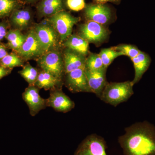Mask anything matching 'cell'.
<instances>
[{
	"mask_svg": "<svg viewBox=\"0 0 155 155\" xmlns=\"http://www.w3.org/2000/svg\"><path fill=\"white\" fill-rule=\"evenodd\" d=\"M118 142L125 155H155V127L147 121L137 122L125 128Z\"/></svg>",
	"mask_w": 155,
	"mask_h": 155,
	"instance_id": "cell-1",
	"label": "cell"
},
{
	"mask_svg": "<svg viewBox=\"0 0 155 155\" xmlns=\"http://www.w3.org/2000/svg\"><path fill=\"white\" fill-rule=\"evenodd\" d=\"M133 84L132 81L121 82H108L100 97L104 102L116 107L121 103L127 101L133 95Z\"/></svg>",
	"mask_w": 155,
	"mask_h": 155,
	"instance_id": "cell-2",
	"label": "cell"
},
{
	"mask_svg": "<svg viewBox=\"0 0 155 155\" xmlns=\"http://www.w3.org/2000/svg\"><path fill=\"white\" fill-rule=\"evenodd\" d=\"M47 20L55 29L63 43L72 35L73 26L80 20L79 17H74L65 10L48 17Z\"/></svg>",
	"mask_w": 155,
	"mask_h": 155,
	"instance_id": "cell-3",
	"label": "cell"
},
{
	"mask_svg": "<svg viewBox=\"0 0 155 155\" xmlns=\"http://www.w3.org/2000/svg\"><path fill=\"white\" fill-rule=\"evenodd\" d=\"M41 70L49 72L62 80L65 74L63 54L58 50L45 53L36 60Z\"/></svg>",
	"mask_w": 155,
	"mask_h": 155,
	"instance_id": "cell-4",
	"label": "cell"
},
{
	"mask_svg": "<svg viewBox=\"0 0 155 155\" xmlns=\"http://www.w3.org/2000/svg\"><path fill=\"white\" fill-rule=\"evenodd\" d=\"M45 23H39L33 27L37 36L46 53L58 50L61 43L59 35L47 20Z\"/></svg>",
	"mask_w": 155,
	"mask_h": 155,
	"instance_id": "cell-5",
	"label": "cell"
},
{
	"mask_svg": "<svg viewBox=\"0 0 155 155\" xmlns=\"http://www.w3.org/2000/svg\"><path fill=\"white\" fill-rule=\"evenodd\" d=\"M78 35L89 43L98 45L107 39L109 31L102 24L88 20L79 26Z\"/></svg>",
	"mask_w": 155,
	"mask_h": 155,
	"instance_id": "cell-6",
	"label": "cell"
},
{
	"mask_svg": "<svg viewBox=\"0 0 155 155\" xmlns=\"http://www.w3.org/2000/svg\"><path fill=\"white\" fill-rule=\"evenodd\" d=\"M16 53L24 61L37 60L46 53L33 28L28 31L26 34V40Z\"/></svg>",
	"mask_w": 155,
	"mask_h": 155,
	"instance_id": "cell-7",
	"label": "cell"
},
{
	"mask_svg": "<svg viewBox=\"0 0 155 155\" xmlns=\"http://www.w3.org/2000/svg\"><path fill=\"white\" fill-rule=\"evenodd\" d=\"M104 139L96 134L87 136L81 143L74 155H107Z\"/></svg>",
	"mask_w": 155,
	"mask_h": 155,
	"instance_id": "cell-8",
	"label": "cell"
},
{
	"mask_svg": "<svg viewBox=\"0 0 155 155\" xmlns=\"http://www.w3.org/2000/svg\"><path fill=\"white\" fill-rule=\"evenodd\" d=\"M65 84L72 93H91L85 73V68H80L66 74Z\"/></svg>",
	"mask_w": 155,
	"mask_h": 155,
	"instance_id": "cell-9",
	"label": "cell"
},
{
	"mask_svg": "<svg viewBox=\"0 0 155 155\" xmlns=\"http://www.w3.org/2000/svg\"><path fill=\"white\" fill-rule=\"evenodd\" d=\"M22 98L28 106L30 114L35 116L40 111L45 109L47 99L41 97L39 95V89L35 85H29L22 93Z\"/></svg>",
	"mask_w": 155,
	"mask_h": 155,
	"instance_id": "cell-10",
	"label": "cell"
},
{
	"mask_svg": "<svg viewBox=\"0 0 155 155\" xmlns=\"http://www.w3.org/2000/svg\"><path fill=\"white\" fill-rule=\"evenodd\" d=\"M47 106L57 112L66 113L75 107V104L62 91V88H56L50 91V96L47 99Z\"/></svg>",
	"mask_w": 155,
	"mask_h": 155,
	"instance_id": "cell-11",
	"label": "cell"
},
{
	"mask_svg": "<svg viewBox=\"0 0 155 155\" xmlns=\"http://www.w3.org/2000/svg\"><path fill=\"white\" fill-rule=\"evenodd\" d=\"M84 15L88 21L104 25L110 21L112 13L110 8L107 5L94 3L86 5L84 9Z\"/></svg>",
	"mask_w": 155,
	"mask_h": 155,
	"instance_id": "cell-12",
	"label": "cell"
},
{
	"mask_svg": "<svg viewBox=\"0 0 155 155\" xmlns=\"http://www.w3.org/2000/svg\"><path fill=\"white\" fill-rule=\"evenodd\" d=\"M107 69L91 71L85 68V73L91 91L99 98L108 82L106 79Z\"/></svg>",
	"mask_w": 155,
	"mask_h": 155,
	"instance_id": "cell-13",
	"label": "cell"
},
{
	"mask_svg": "<svg viewBox=\"0 0 155 155\" xmlns=\"http://www.w3.org/2000/svg\"><path fill=\"white\" fill-rule=\"evenodd\" d=\"M32 14L28 8H21L15 10L8 20L11 28L22 31L28 28L32 21Z\"/></svg>",
	"mask_w": 155,
	"mask_h": 155,
	"instance_id": "cell-14",
	"label": "cell"
},
{
	"mask_svg": "<svg viewBox=\"0 0 155 155\" xmlns=\"http://www.w3.org/2000/svg\"><path fill=\"white\" fill-rule=\"evenodd\" d=\"M65 74L80 68H85L86 57L66 48L63 54Z\"/></svg>",
	"mask_w": 155,
	"mask_h": 155,
	"instance_id": "cell-15",
	"label": "cell"
},
{
	"mask_svg": "<svg viewBox=\"0 0 155 155\" xmlns=\"http://www.w3.org/2000/svg\"><path fill=\"white\" fill-rule=\"evenodd\" d=\"M65 0H41L37 6L38 14L41 17H49L64 11Z\"/></svg>",
	"mask_w": 155,
	"mask_h": 155,
	"instance_id": "cell-16",
	"label": "cell"
},
{
	"mask_svg": "<svg viewBox=\"0 0 155 155\" xmlns=\"http://www.w3.org/2000/svg\"><path fill=\"white\" fill-rule=\"evenodd\" d=\"M133 63L135 74L133 80V84L138 83L149 68L151 59L150 56L144 52L140 51L135 58L131 59Z\"/></svg>",
	"mask_w": 155,
	"mask_h": 155,
	"instance_id": "cell-17",
	"label": "cell"
},
{
	"mask_svg": "<svg viewBox=\"0 0 155 155\" xmlns=\"http://www.w3.org/2000/svg\"><path fill=\"white\" fill-rule=\"evenodd\" d=\"M62 80L54 76L49 72L41 70L40 71L35 86L39 89L45 90H53L56 88H62Z\"/></svg>",
	"mask_w": 155,
	"mask_h": 155,
	"instance_id": "cell-18",
	"label": "cell"
},
{
	"mask_svg": "<svg viewBox=\"0 0 155 155\" xmlns=\"http://www.w3.org/2000/svg\"><path fill=\"white\" fill-rule=\"evenodd\" d=\"M89 43L78 35L72 34L63 42L65 48L86 57L89 54Z\"/></svg>",
	"mask_w": 155,
	"mask_h": 155,
	"instance_id": "cell-19",
	"label": "cell"
},
{
	"mask_svg": "<svg viewBox=\"0 0 155 155\" xmlns=\"http://www.w3.org/2000/svg\"><path fill=\"white\" fill-rule=\"evenodd\" d=\"M5 38L8 41V43L5 44L7 47L16 52L25 42L26 35L22 34L21 31L11 28L8 31Z\"/></svg>",
	"mask_w": 155,
	"mask_h": 155,
	"instance_id": "cell-20",
	"label": "cell"
},
{
	"mask_svg": "<svg viewBox=\"0 0 155 155\" xmlns=\"http://www.w3.org/2000/svg\"><path fill=\"white\" fill-rule=\"evenodd\" d=\"M21 0H0V20L9 17L15 10L22 8Z\"/></svg>",
	"mask_w": 155,
	"mask_h": 155,
	"instance_id": "cell-21",
	"label": "cell"
},
{
	"mask_svg": "<svg viewBox=\"0 0 155 155\" xmlns=\"http://www.w3.org/2000/svg\"><path fill=\"white\" fill-rule=\"evenodd\" d=\"M24 61L15 52L8 53L0 61V66L6 68L13 69L14 67H23Z\"/></svg>",
	"mask_w": 155,
	"mask_h": 155,
	"instance_id": "cell-22",
	"label": "cell"
},
{
	"mask_svg": "<svg viewBox=\"0 0 155 155\" xmlns=\"http://www.w3.org/2000/svg\"><path fill=\"white\" fill-rule=\"evenodd\" d=\"M19 73L29 85L32 86L35 85L39 72L37 69L28 63L23 66V68L19 71Z\"/></svg>",
	"mask_w": 155,
	"mask_h": 155,
	"instance_id": "cell-23",
	"label": "cell"
},
{
	"mask_svg": "<svg viewBox=\"0 0 155 155\" xmlns=\"http://www.w3.org/2000/svg\"><path fill=\"white\" fill-rule=\"evenodd\" d=\"M99 55L101 58L104 67L106 69H107L108 67L116 58L123 55V54L111 47L103 49L101 50Z\"/></svg>",
	"mask_w": 155,
	"mask_h": 155,
	"instance_id": "cell-24",
	"label": "cell"
},
{
	"mask_svg": "<svg viewBox=\"0 0 155 155\" xmlns=\"http://www.w3.org/2000/svg\"><path fill=\"white\" fill-rule=\"evenodd\" d=\"M104 68L99 54L89 53L88 56L86 57L85 69L91 71H97Z\"/></svg>",
	"mask_w": 155,
	"mask_h": 155,
	"instance_id": "cell-25",
	"label": "cell"
},
{
	"mask_svg": "<svg viewBox=\"0 0 155 155\" xmlns=\"http://www.w3.org/2000/svg\"><path fill=\"white\" fill-rule=\"evenodd\" d=\"M112 48L120 52L123 55L127 56L132 59L135 58L141 51L135 46L131 45L121 44L113 47Z\"/></svg>",
	"mask_w": 155,
	"mask_h": 155,
	"instance_id": "cell-26",
	"label": "cell"
},
{
	"mask_svg": "<svg viewBox=\"0 0 155 155\" xmlns=\"http://www.w3.org/2000/svg\"><path fill=\"white\" fill-rule=\"evenodd\" d=\"M66 3L70 10L74 11H81L86 6L84 0H66Z\"/></svg>",
	"mask_w": 155,
	"mask_h": 155,
	"instance_id": "cell-27",
	"label": "cell"
},
{
	"mask_svg": "<svg viewBox=\"0 0 155 155\" xmlns=\"http://www.w3.org/2000/svg\"><path fill=\"white\" fill-rule=\"evenodd\" d=\"M11 28L10 24L8 19H2L0 21V43L5 38L6 35Z\"/></svg>",
	"mask_w": 155,
	"mask_h": 155,
	"instance_id": "cell-28",
	"label": "cell"
},
{
	"mask_svg": "<svg viewBox=\"0 0 155 155\" xmlns=\"http://www.w3.org/2000/svg\"><path fill=\"white\" fill-rule=\"evenodd\" d=\"M13 69L6 68L2 66H0V80L3 78L11 74Z\"/></svg>",
	"mask_w": 155,
	"mask_h": 155,
	"instance_id": "cell-29",
	"label": "cell"
},
{
	"mask_svg": "<svg viewBox=\"0 0 155 155\" xmlns=\"http://www.w3.org/2000/svg\"><path fill=\"white\" fill-rule=\"evenodd\" d=\"M8 49L5 44L0 43V61L8 54Z\"/></svg>",
	"mask_w": 155,
	"mask_h": 155,
	"instance_id": "cell-30",
	"label": "cell"
},
{
	"mask_svg": "<svg viewBox=\"0 0 155 155\" xmlns=\"http://www.w3.org/2000/svg\"><path fill=\"white\" fill-rule=\"evenodd\" d=\"M121 0H93L95 3L105 4L107 2H111L114 4H118L121 2Z\"/></svg>",
	"mask_w": 155,
	"mask_h": 155,
	"instance_id": "cell-31",
	"label": "cell"
},
{
	"mask_svg": "<svg viewBox=\"0 0 155 155\" xmlns=\"http://www.w3.org/2000/svg\"><path fill=\"white\" fill-rule=\"evenodd\" d=\"M25 1L27 2L31 3L35 2L38 0H25Z\"/></svg>",
	"mask_w": 155,
	"mask_h": 155,
	"instance_id": "cell-32",
	"label": "cell"
}]
</instances>
